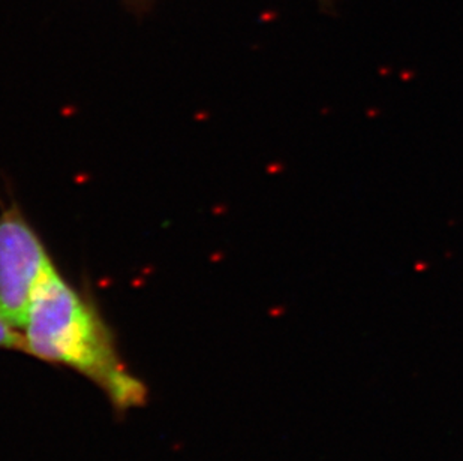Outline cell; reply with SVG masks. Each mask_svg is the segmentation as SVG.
I'll return each instance as SVG.
<instances>
[{"mask_svg":"<svg viewBox=\"0 0 463 461\" xmlns=\"http://www.w3.org/2000/svg\"><path fill=\"white\" fill-rule=\"evenodd\" d=\"M23 328L24 351L79 370L104 388L120 409L141 405L145 387L118 360L113 337L92 301L70 285L56 266L36 287Z\"/></svg>","mask_w":463,"mask_h":461,"instance_id":"6da1fadb","label":"cell"},{"mask_svg":"<svg viewBox=\"0 0 463 461\" xmlns=\"http://www.w3.org/2000/svg\"><path fill=\"white\" fill-rule=\"evenodd\" d=\"M54 267L40 235L17 207L0 214V316L23 328L36 287Z\"/></svg>","mask_w":463,"mask_h":461,"instance_id":"7a4b0ae2","label":"cell"},{"mask_svg":"<svg viewBox=\"0 0 463 461\" xmlns=\"http://www.w3.org/2000/svg\"><path fill=\"white\" fill-rule=\"evenodd\" d=\"M0 348L26 349L24 335L20 334L4 316H0Z\"/></svg>","mask_w":463,"mask_h":461,"instance_id":"3957f363","label":"cell"},{"mask_svg":"<svg viewBox=\"0 0 463 461\" xmlns=\"http://www.w3.org/2000/svg\"><path fill=\"white\" fill-rule=\"evenodd\" d=\"M317 2H318L319 8L323 9L324 13L332 14L339 0H317Z\"/></svg>","mask_w":463,"mask_h":461,"instance_id":"277c9868","label":"cell"}]
</instances>
